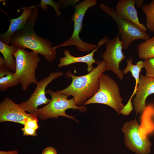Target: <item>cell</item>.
<instances>
[{
	"label": "cell",
	"instance_id": "cell-10",
	"mask_svg": "<svg viewBox=\"0 0 154 154\" xmlns=\"http://www.w3.org/2000/svg\"><path fill=\"white\" fill-rule=\"evenodd\" d=\"M120 36L118 33L114 38L108 39L106 42V50L102 54L104 61L110 70L122 80L124 78L123 71L119 68L120 64L124 60L125 56L122 52V43Z\"/></svg>",
	"mask_w": 154,
	"mask_h": 154
},
{
	"label": "cell",
	"instance_id": "cell-8",
	"mask_svg": "<svg viewBox=\"0 0 154 154\" xmlns=\"http://www.w3.org/2000/svg\"><path fill=\"white\" fill-rule=\"evenodd\" d=\"M140 127L136 119L123 125L122 130L125 135V144L136 154H147L150 151L151 143L147 135L141 133Z\"/></svg>",
	"mask_w": 154,
	"mask_h": 154
},
{
	"label": "cell",
	"instance_id": "cell-7",
	"mask_svg": "<svg viewBox=\"0 0 154 154\" xmlns=\"http://www.w3.org/2000/svg\"><path fill=\"white\" fill-rule=\"evenodd\" d=\"M101 9L115 21L120 37L123 49H127L134 40L138 39L147 40L150 38L146 32L132 22L119 17L113 8L101 3Z\"/></svg>",
	"mask_w": 154,
	"mask_h": 154
},
{
	"label": "cell",
	"instance_id": "cell-15",
	"mask_svg": "<svg viewBox=\"0 0 154 154\" xmlns=\"http://www.w3.org/2000/svg\"><path fill=\"white\" fill-rule=\"evenodd\" d=\"M21 10H23L21 15L17 18L11 19L8 30L5 33L0 34V40L6 45H9L13 35L25 26L33 9L29 7H23Z\"/></svg>",
	"mask_w": 154,
	"mask_h": 154
},
{
	"label": "cell",
	"instance_id": "cell-18",
	"mask_svg": "<svg viewBox=\"0 0 154 154\" xmlns=\"http://www.w3.org/2000/svg\"><path fill=\"white\" fill-rule=\"evenodd\" d=\"M137 50L140 59L145 60L154 58V36L140 43Z\"/></svg>",
	"mask_w": 154,
	"mask_h": 154
},
{
	"label": "cell",
	"instance_id": "cell-30",
	"mask_svg": "<svg viewBox=\"0 0 154 154\" xmlns=\"http://www.w3.org/2000/svg\"><path fill=\"white\" fill-rule=\"evenodd\" d=\"M135 4L138 8L141 7L143 4L144 1L143 0H135Z\"/></svg>",
	"mask_w": 154,
	"mask_h": 154
},
{
	"label": "cell",
	"instance_id": "cell-21",
	"mask_svg": "<svg viewBox=\"0 0 154 154\" xmlns=\"http://www.w3.org/2000/svg\"><path fill=\"white\" fill-rule=\"evenodd\" d=\"M48 5H50L53 8L56 12L57 17H58L61 15V13L60 10L61 5L60 1L56 2L52 0H41L40 5H32L29 7L33 9L35 7H40L43 10L45 11L47 9Z\"/></svg>",
	"mask_w": 154,
	"mask_h": 154
},
{
	"label": "cell",
	"instance_id": "cell-4",
	"mask_svg": "<svg viewBox=\"0 0 154 154\" xmlns=\"http://www.w3.org/2000/svg\"><path fill=\"white\" fill-rule=\"evenodd\" d=\"M100 86L96 93L83 103L84 106L99 103L107 105L119 114L124 106L120 94L119 86L115 80L104 73L99 78Z\"/></svg>",
	"mask_w": 154,
	"mask_h": 154
},
{
	"label": "cell",
	"instance_id": "cell-14",
	"mask_svg": "<svg viewBox=\"0 0 154 154\" xmlns=\"http://www.w3.org/2000/svg\"><path fill=\"white\" fill-rule=\"evenodd\" d=\"M135 4V0H120L116 5L115 11L119 17L132 22L146 32L147 29L139 20Z\"/></svg>",
	"mask_w": 154,
	"mask_h": 154
},
{
	"label": "cell",
	"instance_id": "cell-20",
	"mask_svg": "<svg viewBox=\"0 0 154 154\" xmlns=\"http://www.w3.org/2000/svg\"><path fill=\"white\" fill-rule=\"evenodd\" d=\"M19 83L15 72H11L7 76L0 78V91H4L9 87H13Z\"/></svg>",
	"mask_w": 154,
	"mask_h": 154
},
{
	"label": "cell",
	"instance_id": "cell-5",
	"mask_svg": "<svg viewBox=\"0 0 154 154\" xmlns=\"http://www.w3.org/2000/svg\"><path fill=\"white\" fill-rule=\"evenodd\" d=\"M13 56L16 61L15 73L22 89L26 91L31 84H36L38 82L35 73L40 58L33 51L29 52L19 48H17Z\"/></svg>",
	"mask_w": 154,
	"mask_h": 154
},
{
	"label": "cell",
	"instance_id": "cell-17",
	"mask_svg": "<svg viewBox=\"0 0 154 154\" xmlns=\"http://www.w3.org/2000/svg\"><path fill=\"white\" fill-rule=\"evenodd\" d=\"M133 59L131 58L127 60V65L123 71L124 74H126L129 72H130L132 75L135 80V84L133 93L130 99L131 100L132 98L136 93L138 84L140 80V73L141 69L144 67V62L139 61L137 62L136 64L133 63Z\"/></svg>",
	"mask_w": 154,
	"mask_h": 154
},
{
	"label": "cell",
	"instance_id": "cell-26",
	"mask_svg": "<svg viewBox=\"0 0 154 154\" xmlns=\"http://www.w3.org/2000/svg\"><path fill=\"white\" fill-rule=\"evenodd\" d=\"M61 3L60 8L62 9L65 8L70 5H76L77 3L79 2V0H60Z\"/></svg>",
	"mask_w": 154,
	"mask_h": 154
},
{
	"label": "cell",
	"instance_id": "cell-12",
	"mask_svg": "<svg viewBox=\"0 0 154 154\" xmlns=\"http://www.w3.org/2000/svg\"><path fill=\"white\" fill-rule=\"evenodd\" d=\"M154 93V78L141 75L135 96L133 99L136 114L143 112L146 106L145 101L150 95Z\"/></svg>",
	"mask_w": 154,
	"mask_h": 154
},
{
	"label": "cell",
	"instance_id": "cell-19",
	"mask_svg": "<svg viewBox=\"0 0 154 154\" xmlns=\"http://www.w3.org/2000/svg\"><path fill=\"white\" fill-rule=\"evenodd\" d=\"M141 8L146 16V28L154 33V0L143 5Z\"/></svg>",
	"mask_w": 154,
	"mask_h": 154
},
{
	"label": "cell",
	"instance_id": "cell-6",
	"mask_svg": "<svg viewBox=\"0 0 154 154\" xmlns=\"http://www.w3.org/2000/svg\"><path fill=\"white\" fill-rule=\"evenodd\" d=\"M97 3L96 0H84L80 2L74 7L75 11L71 19L74 22V30L70 37L63 43L54 46L57 48L71 46H75L79 50L84 52L92 51L97 47L96 44L85 42L79 36L82 27V23L85 14L88 9L94 6Z\"/></svg>",
	"mask_w": 154,
	"mask_h": 154
},
{
	"label": "cell",
	"instance_id": "cell-22",
	"mask_svg": "<svg viewBox=\"0 0 154 154\" xmlns=\"http://www.w3.org/2000/svg\"><path fill=\"white\" fill-rule=\"evenodd\" d=\"M143 62L145 76L154 78V58L145 59Z\"/></svg>",
	"mask_w": 154,
	"mask_h": 154
},
{
	"label": "cell",
	"instance_id": "cell-16",
	"mask_svg": "<svg viewBox=\"0 0 154 154\" xmlns=\"http://www.w3.org/2000/svg\"><path fill=\"white\" fill-rule=\"evenodd\" d=\"M17 48L13 46L6 45L0 40V52L3 55L5 66L11 72H15L16 69V61L13 57L14 53Z\"/></svg>",
	"mask_w": 154,
	"mask_h": 154
},
{
	"label": "cell",
	"instance_id": "cell-3",
	"mask_svg": "<svg viewBox=\"0 0 154 154\" xmlns=\"http://www.w3.org/2000/svg\"><path fill=\"white\" fill-rule=\"evenodd\" d=\"M46 94H49L51 98L46 105L38 109L37 115L41 119L58 118L59 116H63L75 120L74 117L66 113L67 110H78L82 113L86 112L87 110L85 106L77 105L73 98L68 99L69 96L68 95L54 92L50 89L46 91Z\"/></svg>",
	"mask_w": 154,
	"mask_h": 154
},
{
	"label": "cell",
	"instance_id": "cell-11",
	"mask_svg": "<svg viewBox=\"0 0 154 154\" xmlns=\"http://www.w3.org/2000/svg\"><path fill=\"white\" fill-rule=\"evenodd\" d=\"M38 119L37 116L27 113L19 104L7 97L0 104V122L12 121L24 125L28 118Z\"/></svg>",
	"mask_w": 154,
	"mask_h": 154
},
{
	"label": "cell",
	"instance_id": "cell-29",
	"mask_svg": "<svg viewBox=\"0 0 154 154\" xmlns=\"http://www.w3.org/2000/svg\"><path fill=\"white\" fill-rule=\"evenodd\" d=\"M0 154H18L17 150H13L9 151H0Z\"/></svg>",
	"mask_w": 154,
	"mask_h": 154
},
{
	"label": "cell",
	"instance_id": "cell-23",
	"mask_svg": "<svg viewBox=\"0 0 154 154\" xmlns=\"http://www.w3.org/2000/svg\"><path fill=\"white\" fill-rule=\"evenodd\" d=\"M10 71L5 66L4 58L0 56V78L4 77L9 74Z\"/></svg>",
	"mask_w": 154,
	"mask_h": 154
},
{
	"label": "cell",
	"instance_id": "cell-25",
	"mask_svg": "<svg viewBox=\"0 0 154 154\" xmlns=\"http://www.w3.org/2000/svg\"><path fill=\"white\" fill-rule=\"evenodd\" d=\"M133 110L132 104L131 100H129L121 112L120 113L123 115L127 116L129 115Z\"/></svg>",
	"mask_w": 154,
	"mask_h": 154
},
{
	"label": "cell",
	"instance_id": "cell-2",
	"mask_svg": "<svg viewBox=\"0 0 154 154\" xmlns=\"http://www.w3.org/2000/svg\"><path fill=\"white\" fill-rule=\"evenodd\" d=\"M97 63V66L93 70L83 76L75 75L70 70L67 71L65 75L68 78H72L71 83L66 88L57 92L72 96L76 104L81 106L96 93L100 86V76L109 70L104 61Z\"/></svg>",
	"mask_w": 154,
	"mask_h": 154
},
{
	"label": "cell",
	"instance_id": "cell-24",
	"mask_svg": "<svg viewBox=\"0 0 154 154\" xmlns=\"http://www.w3.org/2000/svg\"><path fill=\"white\" fill-rule=\"evenodd\" d=\"M38 119H32L29 118L28 119L24 126H26L36 130L39 127L38 123Z\"/></svg>",
	"mask_w": 154,
	"mask_h": 154
},
{
	"label": "cell",
	"instance_id": "cell-9",
	"mask_svg": "<svg viewBox=\"0 0 154 154\" xmlns=\"http://www.w3.org/2000/svg\"><path fill=\"white\" fill-rule=\"evenodd\" d=\"M63 74V73L61 72H53L50 73L47 77L38 81L36 88L30 98L27 101L20 103L19 105L25 112L37 116L38 107L42 104H47L50 100L45 95L47 86L54 80Z\"/></svg>",
	"mask_w": 154,
	"mask_h": 154
},
{
	"label": "cell",
	"instance_id": "cell-28",
	"mask_svg": "<svg viewBox=\"0 0 154 154\" xmlns=\"http://www.w3.org/2000/svg\"><path fill=\"white\" fill-rule=\"evenodd\" d=\"M42 154H57V153L54 147L50 146L44 149L42 151Z\"/></svg>",
	"mask_w": 154,
	"mask_h": 154
},
{
	"label": "cell",
	"instance_id": "cell-13",
	"mask_svg": "<svg viewBox=\"0 0 154 154\" xmlns=\"http://www.w3.org/2000/svg\"><path fill=\"white\" fill-rule=\"evenodd\" d=\"M108 40V38L107 36L105 37L98 42V45L94 50L89 54L83 56H74L71 55L69 50L65 49L64 51V56L60 58L59 63L58 64V66L60 68L76 63H86L87 65L88 72H91L94 68L92 65L93 64L97 63L98 62L96 61L94 58V53L99 47L102 44L106 43Z\"/></svg>",
	"mask_w": 154,
	"mask_h": 154
},
{
	"label": "cell",
	"instance_id": "cell-1",
	"mask_svg": "<svg viewBox=\"0 0 154 154\" xmlns=\"http://www.w3.org/2000/svg\"><path fill=\"white\" fill-rule=\"evenodd\" d=\"M38 15V10L35 7L33 9L25 26L12 36L11 43L17 48L31 49L42 55L47 61L51 62L56 57V49L49 40L38 35L35 31L34 26Z\"/></svg>",
	"mask_w": 154,
	"mask_h": 154
},
{
	"label": "cell",
	"instance_id": "cell-27",
	"mask_svg": "<svg viewBox=\"0 0 154 154\" xmlns=\"http://www.w3.org/2000/svg\"><path fill=\"white\" fill-rule=\"evenodd\" d=\"M23 132V135H31L37 136L36 130L30 128L26 126H24L23 128L21 129Z\"/></svg>",
	"mask_w": 154,
	"mask_h": 154
}]
</instances>
